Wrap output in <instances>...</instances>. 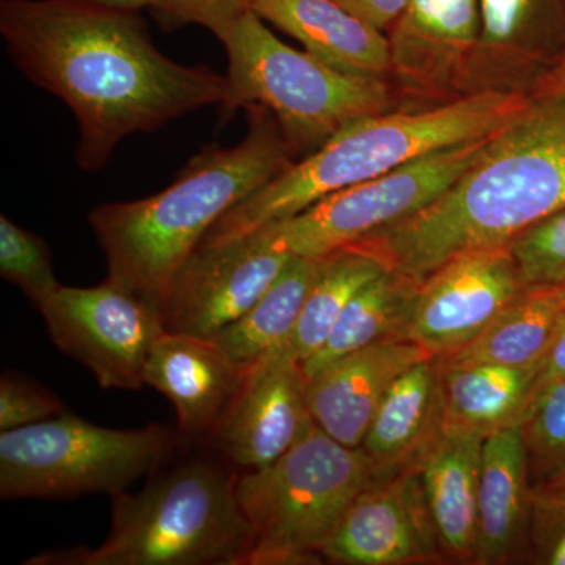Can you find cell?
<instances>
[{"label": "cell", "mask_w": 565, "mask_h": 565, "mask_svg": "<svg viewBox=\"0 0 565 565\" xmlns=\"http://www.w3.org/2000/svg\"><path fill=\"white\" fill-rule=\"evenodd\" d=\"M0 35L13 65L73 111L84 172L102 170L126 137L158 131L225 99L226 76L163 55L140 11L2 0Z\"/></svg>", "instance_id": "cell-1"}, {"label": "cell", "mask_w": 565, "mask_h": 565, "mask_svg": "<svg viewBox=\"0 0 565 565\" xmlns=\"http://www.w3.org/2000/svg\"><path fill=\"white\" fill-rule=\"evenodd\" d=\"M565 207V95L539 93L429 206L345 248L422 282L468 250L505 245Z\"/></svg>", "instance_id": "cell-2"}, {"label": "cell", "mask_w": 565, "mask_h": 565, "mask_svg": "<svg viewBox=\"0 0 565 565\" xmlns=\"http://www.w3.org/2000/svg\"><path fill=\"white\" fill-rule=\"evenodd\" d=\"M244 110L247 134L239 143L204 147L163 191L102 204L88 215L106 255L107 280L159 315L174 278L212 226L296 161L270 110Z\"/></svg>", "instance_id": "cell-3"}, {"label": "cell", "mask_w": 565, "mask_h": 565, "mask_svg": "<svg viewBox=\"0 0 565 565\" xmlns=\"http://www.w3.org/2000/svg\"><path fill=\"white\" fill-rule=\"evenodd\" d=\"M526 102L523 96L478 93L440 106L399 107L352 122L226 212L200 247L232 243L269 223L292 217L334 192L433 152L486 139Z\"/></svg>", "instance_id": "cell-4"}, {"label": "cell", "mask_w": 565, "mask_h": 565, "mask_svg": "<svg viewBox=\"0 0 565 565\" xmlns=\"http://www.w3.org/2000/svg\"><path fill=\"white\" fill-rule=\"evenodd\" d=\"M111 526L98 548L58 550L28 565H248L255 534L236 478L191 460L137 493L111 497Z\"/></svg>", "instance_id": "cell-5"}, {"label": "cell", "mask_w": 565, "mask_h": 565, "mask_svg": "<svg viewBox=\"0 0 565 565\" xmlns=\"http://www.w3.org/2000/svg\"><path fill=\"white\" fill-rule=\"evenodd\" d=\"M223 46L228 55L223 117L248 106L266 107L277 118L296 161L352 122L403 107L392 82L348 73L296 50L255 11Z\"/></svg>", "instance_id": "cell-6"}, {"label": "cell", "mask_w": 565, "mask_h": 565, "mask_svg": "<svg viewBox=\"0 0 565 565\" xmlns=\"http://www.w3.org/2000/svg\"><path fill=\"white\" fill-rule=\"evenodd\" d=\"M384 476L362 446L349 448L313 422L280 459L236 478L255 534L248 565L316 563L355 498Z\"/></svg>", "instance_id": "cell-7"}, {"label": "cell", "mask_w": 565, "mask_h": 565, "mask_svg": "<svg viewBox=\"0 0 565 565\" xmlns=\"http://www.w3.org/2000/svg\"><path fill=\"white\" fill-rule=\"evenodd\" d=\"M178 444L162 426L118 430L65 414L0 434V497H115L151 473Z\"/></svg>", "instance_id": "cell-8"}, {"label": "cell", "mask_w": 565, "mask_h": 565, "mask_svg": "<svg viewBox=\"0 0 565 565\" xmlns=\"http://www.w3.org/2000/svg\"><path fill=\"white\" fill-rule=\"evenodd\" d=\"M489 137L424 156L374 180L334 192L308 210L269 225L291 255L322 258L440 199L473 166Z\"/></svg>", "instance_id": "cell-9"}, {"label": "cell", "mask_w": 565, "mask_h": 565, "mask_svg": "<svg viewBox=\"0 0 565 565\" xmlns=\"http://www.w3.org/2000/svg\"><path fill=\"white\" fill-rule=\"evenodd\" d=\"M54 344L92 371L99 386L139 390L148 353L166 329L150 303L109 280L58 286L35 305Z\"/></svg>", "instance_id": "cell-10"}, {"label": "cell", "mask_w": 565, "mask_h": 565, "mask_svg": "<svg viewBox=\"0 0 565 565\" xmlns=\"http://www.w3.org/2000/svg\"><path fill=\"white\" fill-rule=\"evenodd\" d=\"M292 258L273 225L232 243L196 248L163 300V329L214 337L247 313Z\"/></svg>", "instance_id": "cell-11"}, {"label": "cell", "mask_w": 565, "mask_h": 565, "mask_svg": "<svg viewBox=\"0 0 565 565\" xmlns=\"http://www.w3.org/2000/svg\"><path fill=\"white\" fill-rule=\"evenodd\" d=\"M527 286L509 244L460 253L422 281L405 340L446 359L478 340Z\"/></svg>", "instance_id": "cell-12"}, {"label": "cell", "mask_w": 565, "mask_h": 565, "mask_svg": "<svg viewBox=\"0 0 565 565\" xmlns=\"http://www.w3.org/2000/svg\"><path fill=\"white\" fill-rule=\"evenodd\" d=\"M479 29V0H407L386 32L390 82L401 106L418 109L468 96Z\"/></svg>", "instance_id": "cell-13"}, {"label": "cell", "mask_w": 565, "mask_h": 565, "mask_svg": "<svg viewBox=\"0 0 565 565\" xmlns=\"http://www.w3.org/2000/svg\"><path fill=\"white\" fill-rule=\"evenodd\" d=\"M321 556L344 565L444 559L418 468H403L363 490L323 545Z\"/></svg>", "instance_id": "cell-14"}, {"label": "cell", "mask_w": 565, "mask_h": 565, "mask_svg": "<svg viewBox=\"0 0 565 565\" xmlns=\"http://www.w3.org/2000/svg\"><path fill=\"white\" fill-rule=\"evenodd\" d=\"M479 14L468 95H537L563 54L565 0H479Z\"/></svg>", "instance_id": "cell-15"}, {"label": "cell", "mask_w": 565, "mask_h": 565, "mask_svg": "<svg viewBox=\"0 0 565 565\" xmlns=\"http://www.w3.org/2000/svg\"><path fill=\"white\" fill-rule=\"evenodd\" d=\"M302 364L270 355L247 371L214 440L233 463L256 470L289 451L313 424Z\"/></svg>", "instance_id": "cell-16"}, {"label": "cell", "mask_w": 565, "mask_h": 565, "mask_svg": "<svg viewBox=\"0 0 565 565\" xmlns=\"http://www.w3.org/2000/svg\"><path fill=\"white\" fill-rule=\"evenodd\" d=\"M247 371L210 337L163 332L148 353L143 381L173 404L182 434L212 438Z\"/></svg>", "instance_id": "cell-17"}, {"label": "cell", "mask_w": 565, "mask_h": 565, "mask_svg": "<svg viewBox=\"0 0 565 565\" xmlns=\"http://www.w3.org/2000/svg\"><path fill=\"white\" fill-rule=\"evenodd\" d=\"M427 356L408 340H388L341 356L307 381L311 418L334 440L360 448L390 386Z\"/></svg>", "instance_id": "cell-18"}, {"label": "cell", "mask_w": 565, "mask_h": 565, "mask_svg": "<svg viewBox=\"0 0 565 565\" xmlns=\"http://www.w3.org/2000/svg\"><path fill=\"white\" fill-rule=\"evenodd\" d=\"M484 438L476 430L444 422L415 463L441 552L459 563L475 561Z\"/></svg>", "instance_id": "cell-19"}, {"label": "cell", "mask_w": 565, "mask_h": 565, "mask_svg": "<svg viewBox=\"0 0 565 565\" xmlns=\"http://www.w3.org/2000/svg\"><path fill=\"white\" fill-rule=\"evenodd\" d=\"M530 463L522 424L487 435L478 493V541L473 564L511 563L527 545Z\"/></svg>", "instance_id": "cell-20"}, {"label": "cell", "mask_w": 565, "mask_h": 565, "mask_svg": "<svg viewBox=\"0 0 565 565\" xmlns=\"http://www.w3.org/2000/svg\"><path fill=\"white\" fill-rule=\"evenodd\" d=\"M255 13L334 68L390 81L386 33L337 0H256Z\"/></svg>", "instance_id": "cell-21"}, {"label": "cell", "mask_w": 565, "mask_h": 565, "mask_svg": "<svg viewBox=\"0 0 565 565\" xmlns=\"http://www.w3.org/2000/svg\"><path fill=\"white\" fill-rule=\"evenodd\" d=\"M441 423L440 367L427 356L390 386L367 427L363 451L382 475L396 473L416 463Z\"/></svg>", "instance_id": "cell-22"}, {"label": "cell", "mask_w": 565, "mask_h": 565, "mask_svg": "<svg viewBox=\"0 0 565 565\" xmlns=\"http://www.w3.org/2000/svg\"><path fill=\"white\" fill-rule=\"evenodd\" d=\"M437 362L444 422L476 430L484 437L523 423L537 364Z\"/></svg>", "instance_id": "cell-23"}, {"label": "cell", "mask_w": 565, "mask_h": 565, "mask_svg": "<svg viewBox=\"0 0 565 565\" xmlns=\"http://www.w3.org/2000/svg\"><path fill=\"white\" fill-rule=\"evenodd\" d=\"M422 282L385 269L345 305L321 351L302 364L305 381L341 356L388 340H405Z\"/></svg>", "instance_id": "cell-24"}, {"label": "cell", "mask_w": 565, "mask_h": 565, "mask_svg": "<svg viewBox=\"0 0 565 565\" xmlns=\"http://www.w3.org/2000/svg\"><path fill=\"white\" fill-rule=\"evenodd\" d=\"M565 318V281L527 286L478 340L441 362L531 366L541 362Z\"/></svg>", "instance_id": "cell-25"}, {"label": "cell", "mask_w": 565, "mask_h": 565, "mask_svg": "<svg viewBox=\"0 0 565 565\" xmlns=\"http://www.w3.org/2000/svg\"><path fill=\"white\" fill-rule=\"evenodd\" d=\"M321 262L322 258L294 256L247 313L210 338L247 370L280 352L296 329Z\"/></svg>", "instance_id": "cell-26"}, {"label": "cell", "mask_w": 565, "mask_h": 565, "mask_svg": "<svg viewBox=\"0 0 565 565\" xmlns=\"http://www.w3.org/2000/svg\"><path fill=\"white\" fill-rule=\"evenodd\" d=\"M385 267L377 259L352 248L322 256L321 267L305 299L302 313L288 343L274 355H285L303 364L321 351L334 323L353 296Z\"/></svg>", "instance_id": "cell-27"}, {"label": "cell", "mask_w": 565, "mask_h": 565, "mask_svg": "<svg viewBox=\"0 0 565 565\" xmlns=\"http://www.w3.org/2000/svg\"><path fill=\"white\" fill-rule=\"evenodd\" d=\"M531 484L565 481V382L550 390L523 419Z\"/></svg>", "instance_id": "cell-28"}, {"label": "cell", "mask_w": 565, "mask_h": 565, "mask_svg": "<svg viewBox=\"0 0 565 565\" xmlns=\"http://www.w3.org/2000/svg\"><path fill=\"white\" fill-rule=\"evenodd\" d=\"M0 275L21 288L33 305L61 286L46 243L7 215L0 217Z\"/></svg>", "instance_id": "cell-29"}, {"label": "cell", "mask_w": 565, "mask_h": 565, "mask_svg": "<svg viewBox=\"0 0 565 565\" xmlns=\"http://www.w3.org/2000/svg\"><path fill=\"white\" fill-rule=\"evenodd\" d=\"M509 248L526 286L565 281V207L516 234Z\"/></svg>", "instance_id": "cell-30"}, {"label": "cell", "mask_w": 565, "mask_h": 565, "mask_svg": "<svg viewBox=\"0 0 565 565\" xmlns=\"http://www.w3.org/2000/svg\"><path fill=\"white\" fill-rule=\"evenodd\" d=\"M256 0H151V17L170 32L185 25L206 29L225 43L245 17L255 11Z\"/></svg>", "instance_id": "cell-31"}, {"label": "cell", "mask_w": 565, "mask_h": 565, "mask_svg": "<svg viewBox=\"0 0 565 565\" xmlns=\"http://www.w3.org/2000/svg\"><path fill=\"white\" fill-rule=\"evenodd\" d=\"M527 545L535 563L565 565V484H531Z\"/></svg>", "instance_id": "cell-32"}, {"label": "cell", "mask_w": 565, "mask_h": 565, "mask_svg": "<svg viewBox=\"0 0 565 565\" xmlns=\"http://www.w3.org/2000/svg\"><path fill=\"white\" fill-rule=\"evenodd\" d=\"M63 414V404L47 390L3 374L0 381V429L31 426Z\"/></svg>", "instance_id": "cell-33"}, {"label": "cell", "mask_w": 565, "mask_h": 565, "mask_svg": "<svg viewBox=\"0 0 565 565\" xmlns=\"http://www.w3.org/2000/svg\"><path fill=\"white\" fill-rule=\"evenodd\" d=\"M563 382H565V318L559 329H557L555 337H553L552 343H550L544 355H542L541 362L537 363V371H535L533 390H531L525 418L530 414L531 408L550 390L563 384Z\"/></svg>", "instance_id": "cell-34"}, {"label": "cell", "mask_w": 565, "mask_h": 565, "mask_svg": "<svg viewBox=\"0 0 565 565\" xmlns=\"http://www.w3.org/2000/svg\"><path fill=\"white\" fill-rule=\"evenodd\" d=\"M345 10L381 32H388L407 0H337Z\"/></svg>", "instance_id": "cell-35"}, {"label": "cell", "mask_w": 565, "mask_h": 565, "mask_svg": "<svg viewBox=\"0 0 565 565\" xmlns=\"http://www.w3.org/2000/svg\"><path fill=\"white\" fill-rule=\"evenodd\" d=\"M539 93H557V95H565V43L559 62H557L555 70L552 71L548 79L545 81L544 87H542Z\"/></svg>", "instance_id": "cell-36"}, {"label": "cell", "mask_w": 565, "mask_h": 565, "mask_svg": "<svg viewBox=\"0 0 565 565\" xmlns=\"http://www.w3.org/2000/svg\"><path fill=\"white\" fill-rule=\"evenodd\" d=\"M74 2L95 3L109 9L141 11L150 7L151 0H74Z\"/></svg>", "instance_id": "cell-37"}, {"label": "cell", "mask_w": 565, "mask_h": 565, "mask_svg": "<svg viewBox=\"0 0 565 565\" xmlns=\"http://www.w3.org/2000/svg\"><path fill=\"white\" fill-rule=\"evenodd\" d=\"M556 484H565V481L564 482H556Z\"/></svg>", "instance_id": "cell-38"}]
</instances>
